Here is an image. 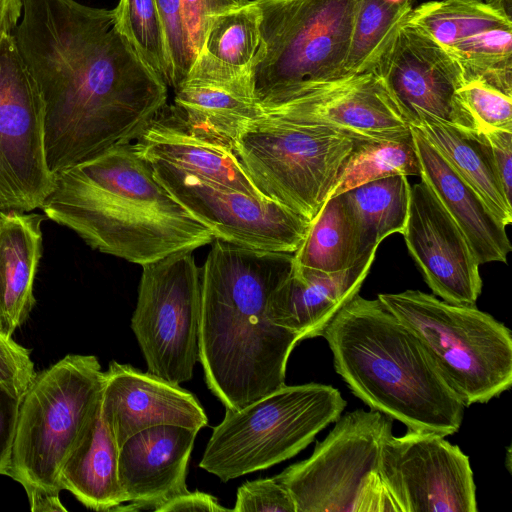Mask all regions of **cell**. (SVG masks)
I'll use <instances>...</instances> for the list:
<instances>
[{
    "label": "cell",
    "instance_id": "obj_1",
    "mask_svg": "<svg viewBox=\"0 0 512 512\" xmlns=\"http://www.w3.org/2000/svg\"><path fill=\"white\" fill-rule=\"evenodd\" d=\"M114 10L23 0L13 36L44 103L52 174L133 142L166 102L164 82L114 27Z\"/></svg>",
    "mask_w": 512,
    "mask_h": 512
},
{
    "label": "cell",
    "instance_id": "obj_2",
    "mask_svg": "<svg viewBox=\"0 0 512 512\" xmlns=\"http://www.w3.org/2000/svg\"><path fill=\"white\" fill-rule=\"evenodd\" d=\"M212 244L201 270L198 361L212 394L240 409L285 385L301 341L268 315L273 293L293 271V253Z\"/></svg>",
    "mask_w": 512,
    "mask_h": 512
},
{
    "label": "cell",
    "instance_id": "obj_3",
    "mask_svg": "<svg viewBox=\"0 0 512 512\" xmlns=\"http://www.w3.org/2000/svg\"><path fill=\"white\" fill-rule=\"evenodd\" d=\"M41 209L92 249L141 266L214 240L159 182L133 142L56 174Z\"/></svg>",
    "mask_w": 512,
    "mask_h": 512
},
{
    "label": "cell",
    "instance_id": "obj_4",
    "mask_svg": "<svg viewBox=\"0 0 512 512\" xmlns=\"http://www.w3.org/2000/svg\"><path fill=\"white\" fill-rule=\"evenodd\" d=\"M335 371L370 409L408 429L458 432L466 408L416 335L377 299L356 294L321 332Z\"/></svg>",
    "mask_w": 512,
    "mask_h": 512
},
{
    "label": "cell",
    "instance_id": "obj_5",
    "mask_svg": "<svg viewBox=\"0 0 512 512\" xmlns=\"http://www.w3.org/2000/svg\"><path fill=\"white\" fill-rule=\"evenodd\" d=\"M254 1L260 45L250 76L261 108L342 77L359 0Z\"/></svg>",
    "mask_w": 512,
    "mask_h": 512
},
{
    "label": "cell",
    "instance_id": "obj_6",
    "mask_svg": "<svg viewBox=\"0 0 512 512\" xmlns=\"http://www.w3.org/2000/svg\"><path fill=\"white\" fill-rule=\"evenodd\" d=\"M377 298L416 335L465 407L487 403L510 389L512 334L492 315L420 290Z\"/></svg>",
    "mask_w": 512,
    "mask_h": 512
},
{
    "label": "cell",
    "instance_id": "obj_7",
    "mask_svg": "<svg viewBox=\"0 0 512 512\" xmlns=\"http://www.w3.org/2000/svg\"><path fill=\"white\" fill-rule=\"evenodd\" d=\"M103 385L104 372L93 355L68 354L36 373L20 402L8 473L30 504L59 496L61 468Z\"/></svg>",
    "mask_w": 512,
    "mask_h": 512
},
{
    "label": "cell",
    "instance_id": "obj_8",
    "mask_svg": "<svg viewBox=\"0 0 512 512\" xmlns=\"http://www.w3.org/2000/svg\"><path fill=\"white\" fill-rule=\"evenodd\" d=\"M338 389L283 385L240 409L226 408L199 467L227 482L267 469L306 448L346 407Z\"/></svg>",
    "mask_w": 512,
    "mask_h": 512
},
{
    "label": "cell",
    "instance_id": "obj_9",
    "mask_svg": "<svg viewBox=\"0 0 512 512\" xmlns=\"http://www.w3.org/2000/svg\"><path fill=\"white\" fill-rule=\"evenodd\" d=\"M359 142L268 107L244 126L233 152L264 196L311 221Z\"/></svg>",
    "mask_w": 512,
    "mask_h": 512
},
{
    "label": "cell",
    "instance_id": "obj_10",
    "mask_svg": "<svg viewBox=\"0 0 512 512\" xmlns=\"http://www.w3.org/2000/svg\"><path fill=\"white\" fill-rule=\"evenodd\" d=\"M392 418L357 409L340 416L311 456L274 478L291 495L296 512H399L379 470Z\"/></svg>",
    "mask_w": 512,
    "mask_h": 512
},
{
    "label": "cell",
    "instance_id": "obj_11",
    "mask_svg": "<svg viewBox=\"0 0 512 512\" xmlns=\"http://www.w3.org/2000/svg\"><path fill=\"white\" fill-rule=\"evenodd\" d=\"M201 271L192 251L142 265L131 328L148 372L175 384L199 360Z\"/></svg>",
    "mask_w": 512,
    "mask_h": 512
},
{
    "label": "cell",
    "instance_id": "obj_12",
    "mask_svg": "<svg viewBox=\"0 0 512 512\" xmlns=\"http://www.w3.org/2000/svg\"><path fill=\"white\" fill-rule=\"evenodd\" d=\"M54 184L43 99L11 34L0 42V210L41 208Z\"/></svg>",
    "mask_w": 512,
    "mask_h": 512
},
{
    "label": "cell",
    "instance_id": "obj_13",
    "mask_svg": "<svg viewBox=\"0 0 512 512\" xmlns=\"http://www.w3.org/2000/svg\"><path fill=\"white\" fill-rule=\"evenodd\" d=\"M150 165L159 182L214 239L294 253L306 236L310 220L272 199L248 196L164 164Z\"/></svg>",
    "mask_w": 512,
    "mask_h": 512
},
{
    "label": "cell",
    "instance_id": "obj_14",
    "mask_svg": "<svg viewBox=\"0 0 512 512\" xmlns=\"http://www.w3.org/2000/svg\"><path fill=\"white\" fill-rule=\"evenodd\" d=\"M379 470L399 512H477L469 458L434 433L407 428L383 441Z\"/></svg>",
    "mask_w": 512,
    "mask_h": 512
},
{
    "label": "cell",
    "instance_id": "obj_15",
    "mask_svg": "<svg viewBox=\"0 0 512 512\" xmlns=\"http://www.w3.org/2000/svg\"><path fill=\"white\" fill-rule=\"evenodd\" d=\"M414 124L428 114L472 132L459 90L465 74L458 60L407 19L370 70Z\"/></svg>",
    "mask_w": 512,
    "mask_h": 512
},
{
    "label": "cell",
    "instance_id": "obj_16",
    "mask_svg": "<svg viewBox=\"0 0 512 512\" xmlns=\"http://www.w3.org/2000/svg\"><path fill=\"white\" fill-rule=\"evenodd\" d=\"M268 107L356 141L412 139L409 120L372 71L309 85Z\"/></svg>",
    "mask_w": 512,
    "mask_h": 512
},
{
    "label": "cell",
    "instance_id": "obj_17",
    "mask_svg": "<svg viewBox=\"0 0 512 512\" xmlns=\"http://www.w3.org/2000/svg\"><path fill=\"white\" fill-rule=\"evenodd\" d=\"M402 235L436 296L452 304L475 305L482 291L480 263L457 223L423 181L410 187Z\"/></svg>",
    "mask_w": 512,
    "mask_h": 512
},
{
    "label": "cell",
    "instance_id": "obj_18",
    "mask_svg": "<svg viewBox=\"0 0 512 512\" xmlns=\"http://www.w3.org/2000/svg\"><path fill=\"white\" fill-rule=\"evenodd\" d=\"M174 91L170 109L183 127L195 137L232 151L241 130L261 112L250 66L225 63L203 50Z\"/></svg>",
    "mask_w": 512,
    "mask_h": 512
},
{
    "label": "cell",
    "instance_id": "obj_19",
    "mask_svg": "<svg viewBox=\"0 0 512 512\" xmlns=\"http://www.w3.org/2000/svg\"><path fill=\"white\" fill-rule=\"evenodd\" d=\"M101 411L119 448L132 435L153 426L200 430L208 424L197 398L180 384L116 361L104 372Z\"/></svg>",
    "mask_w": 512,
    "mask_h": 512
},
{
    "label": "cell",
    "instance_id": "obj_20",
    "mask_svg": "<svg viewBox=\"0 0 512 512\" xmlns=\"http://www.w3.org/2000/svg\"><path fill=\"white\" fill-rule=\"evenodd\" d=\"M199 430L157 425L129 437L119 448L118 478L128 507L114 511L153 510L188 491L187 468Z\"/></svg>",
    "mask_w": 512,
    "mask_h": 512
},
{
    "label": "cell",
    "instance_id": "obj_21",
    "mask_svg": "<svg viewBox=\"0 0 512 512\" xmlns=\"http://www.w3.org/2000/svg\"><path fill=\"white\" fill-rule=\"evenodd\" d=\"M411 135L421 181L457 223L477 261L506 263L512 249L506 226L418 128L411 126Z\"/></svg>",
    "mask_w": 512,
    "mask_h": 512
},
{
    "label": "cell",
    "instance_id": "obj_22",
    "mask_svg": "<svg viewBox=\"0 0 512 512\" xmlns=\"http://www.w3.org/2000/svg\"><path fill=\"white\" fill-rule=\"evenodd\" d=\"M375 256L376 252L369 253L350 268L331 273L293 267L270 299V320L301 340L320 336L332 317L358 294Z\"/></svg>",
    "mask_w": 512,
    "mask_h": 512
},
{
    "label": "cell",
    "instance_id": "obj_23",
    "mask_svg": "<svg viewBox=\"0 0 512 512\" xmlns=\"http://www.w3.org/2000/svg\"><path fill=\"white\" fill-rule=\"evenodd\" d=\"M133 143L149 163L164 164L248 196L267 198L254 186L232 150L189 133L166 105Z\"/></svg>",
    "mask_w": 512,
    "mask_h": 512
},
{
    "label": "cell",
    "instance_id": "obj_24",
    "mask_svg": "<svg viewBox=\"0 0 512 512\" xmlns=\"http://www.w3.org/2000/svg\"><path fill=\"white\" fill-rule=\"evenodd\" d=\"M43 220L32 211L0 210V329L9 336L26 322L36 302Z\"/></svg>",
    "mask_w": 512,
    "mask_h": 512
},
{
    "label": "cell",
    "instance_id": "obj_25",
    "mask_svg": "<svg viewBox=\"0 0 512 512\" xmlns=\"http://www.w3.org/2000/svg\"><path fill=\"white\" fill-rule=\"evenodd\" d=\"M118 456L119 447L103 419L100 399L63 463L62 490L71 492L87 508L114 511L124 503Z\"/></svg>",
    "mask_w": 512,
    "mask_h": 512
},
{
    "label": "cell",
    "instance_id": "obj_26",
    "mask_svg": "<svg viewBox=\"0 0 512 512\" xmlns=\"http://www.w3.org/2000/svg\"><path fill=\"white\" fill-rule=\"evenodd\" d=\"M411 126L422 132L503 225L511 224V201L504 194L486 151L474 133L428 114H419Z\"/></svg>",
    "mask_w": 512,
    "mask_h": 512
},
{
    "label": "cell",
    "instance_id": "obj_27",
    "mask_svg": "<svg viewBox=\"0 0 512 512\" xmlns=\"http://www.w3.org/2000/svg\"><path fill=\"white\" fill-rule=\"evenodd\" d=\"M410 187L407 176L395 175L342 193L353 223L359 257L376 252L388 236L403 233Z\"/></svg>",
    "mask_w": 512,
    "mask_h": 512
},
{
    "label": "cell",
    "instance_id": "obj_28",
    "mask_svg": "<svg viewBox=\"0 0 512 512\" xmlns=\"http://www.w3.org/2000/svg\"><path fill=\"white\" fill-rule=\"evenodd\" d=\"M359 258L344 197H330L310 221L304 240L293 253V267L331 273L350 268Z\"/></svg>",
    "mask_w": 512,
    "mask_h": 512
},
{
    "label": "cell",
    "instance_id": "obj_29",
    "mask_svg": "<svg viewBox=\"0 0 512 512\" xmlns=\"http://www.w3.org/2000/svg\"><path fill=\"white\" fill-rule=\"evenodd\" d=\"M413 0H359L343 76L369 72L408 19Z\"/></svg>",
    "mask_w": 512,
    "mask_h": 512
},
{
    "label": "cell",
    "instance_id": "obj_30",
    "mask_svg": "<svg viewBox=\"0 0 512 512\" xmlns=\"http://www.w3.org/2000/svg\"><path fill=\"white\" fill-rule=\"evenodd\" d=\"M408 20L449 51L469 36L512 18L485 1L440 0L413 8Z\"/></svg>",
    "mask_w": 512,
    "mask_h": 512
},
{
    "label": "cell",
    "instance_id": "obj_31",
    "mask_svg": "<svg viewBox=\"0 0 512 512\" xmlns=\"http://www.w3.org/2000/svg\"><path fill=\"white\" fill-rule=\"evenodd\" d=\"M395 175L419 176L412 139L361 141L345 161L328 198Z\"/></svg>",
    "mask_w": 512,
    "mask_h": 512
},
{
    "label": "cell",
    "instance_id": "obj_32",
    "mask_svg": "<svg viewBox=\"0 0 512 512\" xmlns=\"http://www.w3.org/2000/svg\"><path fill=\"white\" fill-rule=\"evenodd\" d=\"M113 27L142 61L171 87L172 70L164 25L155 0H119Z\"/></svg>",
    "mask_w": 512,
    "mask_h": 512
},
{
    "label": "cell",
    "instance_id": "obj_33",
    "mask_svg": "<svg viewBox=\"0 0 512 512\" xmlns=\"http://www.w3.org/2000/svg\"><path fill=\"white\" fill-rule=\"evenodd\" d=\"M259 45L260 10L248 0L211 20L202 50L225 63L248 67Z\"/></svg>",
    "mask_w": 512,
    "mask_h": 512
},
{
    "label": "cell",
    "instance_id": "obj_34",
    "mask_svg": "<svg viewBox=\"0 0 512 512\" xmlns=\"http://www.w3.org/2000/svg\"><path fill=\"white\" fill-rule=\"evenodd\" d=\"M471 133L487 130L512 131V96L488 83L472 79L459 90Z\"/></svg>",
    "mask_w": 512,
    "mask_h": 512
},
{
    "label": "cell",
    "instance_id": "obj_35",
    "mask_svg": "<svg viewBox=\"0 0 512 512\" xmlns=\"http://www.w3.org/2000/svg\"><path fill=\"white\" fill-rule=\"evenodd\" d=\"M167 39L172 70L171 87L176 89L186 78L194 60L185 27L181 0H155Z\"/></svg>",
    "mask_w": 512,
    "mask_h": 512
},
{
    "label": "cell",
    "instance_id": "obj_36",
    "mask_svg": "<svg viewBox=\"0 0 512 512\" xmlns=\"http://www.w3.org/2000/svg\"><path fill=\"white\" fill-rule=\"evenodd\" d=\"M234 512H296L287 489L273 478L242 484L236 494Z\"/></svg>",
    "mask_w": 512,
    "mask_h": 512
},
{
    "label": "cell",
    "instance_id": "obj_37",
    "mask_svg": "<svg viewBox=\"0 0 512 512\" xmlns=\"http://www.w3.org/2000/svg\"><path fill=\"white\" fill-rule=\"evenodd\" d=\"M35 375L30 350L0 329V383L22 399Z\"/></svg>",
    "mask_w": 512,
    "mask_h": 512
},
{
    "label": "cell",
    "instance_id": "obj_38",
    "mask_svg": "<svg viewBox=\"0 0 512 512\" xmlns=\"http://www.w3.org/2000/svg\"><path fill=\"white\" fill-rule=\"evenodd\" d=\"M248 0H181L182 14L195 55L201 52L211 20L218 14L241 6Z\"/></svg>",
    "mask_w": 512,
    "mask_h": 512
},
{
    "label": "cell",
    "instance_id": "obj_39",
    "mask_svg": "<svg viewBox=\"0 0 512 512\" xmlns=\"http://www.w3.org/2000/svg\"><path fill=\"white\" fill-rule=\"evenodd\" d=\"M484 147L507 199L512 193V131L487 130L474 133Z\"/></svg>",
    "mask_w": 512,
    "mask_h": 512
},
{
    "label": "cell",
    "instance_id": "obj_40",
    "mask_svg": "<svg viewBox=\"0 0 512 512\" xmlns=\"http://www.w3.org/2000/svg\"><path fill=\"white\" fill-rule=\"evenodd\" d=\"M21 399L0 383V474L8 475Z\"/></svg>",
    "mask_w": 512,
    "mask_h": 512
},
{
    "label": "cell",
    "instance_id": "obj_41",
    "mask_svg": "<svg viewBox=\"0 0 512 512\" xmlns=\"http://www.w3.org/2000/svg\"><path fill=\"white\" fill-rule=\"evenodd\" d=\"M157 512H222L232 509L222 506L213 495L200 491H186L177 495L154 509Z\"/></svg>",
    "mask_w": 512,
    "mask_h": 512
},
{
    "label": "cell",
    "instance_id": "obj_42",
    "mask_svg": "<svg viewBox=\"0 0 512 512\" xmlns=\"http://www.w3.org/2000/svg\"><path fill=\"white\" fill-rule=\"evenodd\" d=\"M23 11V0H0V42L13 34Z\"/></svg>",
    "mask_w": 512,
    "mask_h": 512
},
{
    "label": "cell",
    "instance_id": "obj_43",
    "mask_svg": "<svg viewBox=\"0 0 512 512\" xmlns=\"http://www.w3.org/2000/svg\"><path fill=\"white\" fill-rule=\"evenodd\" d=\"M30 509L33 512L66 511V508L62 505L59 496L43 497L30 504Z\"/></svg>",
    "mask_w": 512,
    "mask_h": 512
},
{
    "label": "cell",
    "instance_id": "obj_44",
    "mask_svg": "<svg viewBox=\"0 0 512 512\" xmlns=\"http://www.w3.org/2000/svg\"><path fill=\"white\" fill-rule=\"evenodd\" d=\"M486 3L495 7L511 17L512 0H484Z\"/></svg>",
    "mask_w": 512,
    "mask_h": 512
},
{
    "label": "cell",
    "instance_id": "obj_45",
    "mask_svg": "<svg viewBox=\"0 0 512 512\" xmlns=\"http://www.w3.org/2000/svg\"><path fill=\"white\" fill-rule=\"evenodd\" d=\"M454 1H461V2H481L484 0H454Z\"/></svg>",
    "mask_w": 512,
    "mask_h": 512
}]
</instances>
